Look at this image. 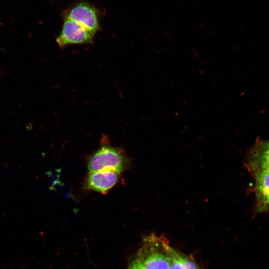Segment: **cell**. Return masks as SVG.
Wrapping results in <instances>:
<instances>
[{
    "mask_svg": "<svg viewBox=\"0 0 269 269\" xmlns=\"http://www.w3.org/2000/svg\"><path fill=\"white\" fill-rule=\"evenodd\" d=\"M120 173L112 170L90 172L85 183V188L106 193L118 182Z\"/></svg>",
    "mask_w": 269,
    "mask_h": 269,
    "instance_id": "8992f818",
    "label": "cell"
},
{
    "mask_svg": "<svg viewBox=\"0 0 269 269\" xmlns=\"http://www.w3.org/2000/svg\"><path fill=\"white\" fill-rule=\"evenodd\" d=\"M169 269H199L191 258L179 253L171 247L169 251Z\"/></svg>",
    "mask_w": 269,
    "mask_h": 269,
    "instance_id": "ba28073f",
    "label": "cell"
},
{
    "mask_svg": "<svg viewBox=\"0 0 269 269\" xmlns=\"http://www.w3.org/2000/svg\"><path fill=\"white\" fill-rule=\"evenodd\" d=\"M63 17L80 24L93 36L99 29L98 11L88 2H79L70 7L64 12Z\"/></svg>",
    "mask_w": 269,
    "mask_h": 269,
    "instance_id": "3957f363",
    "label": "cell"
},
{
    "mask_svg": "<svg viewBox=\"0 0 269 269\" xmlns=\"http://www.w3.org/2000/svg\"><path fill=\"white\" fill-rule=\"evenodd\" d=\"M170 248L164 237L150 235L144 240L135 260L143 269H169Z\"/></svg>",
    "mask_w": 269,
    "mask_h": 269,
    "instance_id": "6da1fadb",
    "label": "cell"
},
{
    "mask_svg": "<svg viewBox=\"0 0 269 269\" xmlns=\"http://www.w3.org/2000/svg\"><path fill=\"white\" fill-rule=\"evenodd\" d=\"M255 178L256 211L261 213L269 211V170L252 174Z\"/></svg>",
    "mask_w": 269,
    "mask_h": 269,
    "instance_id": "52a82bcc",
    "label": "cell"
},
{
    "mask_svg": "<svg viewBox=\"0 0 269 269\" xmlns=\"http://www.w3.org/2000/svg\"><path fill=\"white\" fill-rule=\"evenodd\" d=\"M130 165L129 159L123 150L108 145H102L90 157L88 162L90 172L112 170L120 173Z\"/></svg>",
    "mask_w": 269,
    "mask_h": 269,
    "instance_id": "7a4b0ae2",
    "label": "cell"
},
{
    "mask_svg": "<svg viewBox=\"0 0 269 269\" xmlns=\"http://www.w3.org/2000/svg\"><path fill=\"white\" fill-rule=\"evenodd\" d=\"M244 163L252 174L269 170V139L256 141L247 154Z\"/></svg>",
    "mask_w": 269,
    "mask_h": 269,
    "instance_id": "5b68a950",
    "label": "cell"
},
{
    "mask_svg": "<svg viewBox=\"0 0 269 269\" xmlns=\"http://www.w3.org/2000/svg\"><path fill=\"white\" fill-rule=\"evenodd\" d=\"M129 269H143V268L134 260L129 268Z\"/></svg>",
    "mask_w": 269,
    "mask_h": 269,
    "instance_id": "9c48e42d",
    "label": "cell"
},
{
    "mask_svg": "<svg viewBox=\"0 0 269 269\" xmlns=\"http://www.w3.org/2000/svg\"><path fill=\"white\" fill-rule=\"evenodd\" d=\"M64 20L61 31L56 38V42L60 47L92 42L94 36L85 28L70 19Z\"/></svg>",
    "mask_w": 269,
    "mask_h": 269,
    "instance_id": "277c9868",
    "label": "cell"
}]
</instances>
